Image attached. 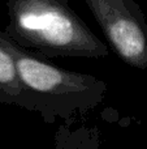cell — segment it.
I'll return each instance as SVG.
<instances>
[{"label":"cell","mask_w":147,"mask_h":149,"mask_svg":"<svg viewBox=\"0 0 147 149\" xmlns=\"http://www.w3.org/2000/svg\"><path fill=\"white\" fill-rule=\"evenodd\" d=\"M5 34L43 58H104L108 47L69 5V0H8Z\"/></svg>","instance_id":"1"},{"label":"cell","mask_w":147,"mask_h":149,"mask_svg":"<svg viewBox=\"0 0 147 149\" xmlns=\"http://www.w3.org/2000/svg\"><path fill=\"white\" fill-rule=\"evenodd\" d=\"M109 46L130 67L147 70V20L135 0H85Z\"/></svg>","instance_id":"3"},{"label":"cell","mask_w":147,"mask_h":149,"mask_svg":"<svg viewBox=\"0 0 147 149\" xmlns=\"http://www.w3.org/2000/svg\"><path fill=\"white\" fill-rule=\"evenodd\" d=\"M4 43L14 59L25 109L39 113L46 123L90 111L103 101L107 92L103 80L51 64L17 45L5 31Z\"/></svg>","instance_id":"2"},{"label":"cell","mask_w":147,"mask_h":149,"mask_svg":"<svg viewBox=\"0 0 147 149\" xmlns=\"http://www.w3.org/2000/svg\"><path fill=\"white\" fill-rule=\"evenodd\" d=\"M0 102L25 109L23 89L14 59L4 43V31H0Z\"/></svg>","instance_id":"4"}]
</instances>
